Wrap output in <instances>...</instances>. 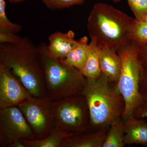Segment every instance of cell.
Wrapping results in <instances>:
<instances>
[{"label": "cell", "mask_w": 147, "mask_h": 147, "mask_svg": "<svg viewBox=\"0 0 147 147\" xmlns=\"http://www.w3.org/2000/svg\"><path fill=\"white\" fill-rule=\"evenodd\" d=\"M0 63L5 66L32 96L47 97L38 46L26 37L15 44H0Z\"/></svg>", "instance_id": "6da1fadb"}, {"label": "cell", "mask_w": 147, "mask_h": 147, "mask_svg": "<svg viewBox=\"0 0 147 147\" xmlns=\"http://www.w3.org/2000/svg\"><path fill=\"white\" fill-rule=\"evenodd\" d=\"M135 18L105 3L95 4L87 21L91 39L99 46L117 51L131 43Z\"/></svg>", "instance_id": "7a4b0ae2"}, {"label": "cell", "mask_w": 147, "mask_h": 147, "mask_svg": "<svg viewBox=\"0 0 147 147\" xmlns=\"http://www.w3.org/2000/svg\"><path fill=\"white\" fill-rule=\"evenodd\" d=\"M90 120V131L108 127L118 118L122 117L125 103L117 86L108 81L101 74L97 78L86 77L83 91Z\"/></svg>", "instance_id": "3957f363"}, {"label": "cell", "mask_w": 147, "mask_h": 147, "mask_svg": "<svg viewBox=\"0 0 147 147\" xmlns=\"http://www.w3.org/2000/svg\"><path fill=\"white\" fill-rule=\"evenodd\" d=\"M47 45L45 43H40L38 47L42 59L47 97L55 101L82 94L86 77L78 69L49 57L46 52Z\"/></svg>", "instance_id": "277c9868"}, {"label": "cell", "mask_w": 147, "mask_h": 147, "mask_svg": "<svg viewBox=\"0 0 147 147\" xmlns=\"http://www.w3.org/2000/svg\"><path fill=\"white\" fill-rule=\"evenodd\" d=\"M122 61V68L117 84L119 91L125 103L123 120L132 115L144 101L139 92V85L142 65L138 57V47L131 42L117 51Z\"/></svg>", "instance_id": "5b68a950"}, {"label": "cell", "mask_w": 147, "mask_h": 147, "mask_svg": "<svg viewBox=\"0 0 147 147\" xmlns=\"http://www.w3.org/2000/svg\"><path fill=\"white\" fill-rule=\"evenodd\" d=\"M52 105L55 127L73 134L90 131L89 111L84 95L52 101Z\"/></svg>", "instance_id": "8992f818"}, {"label": "cell", "mask_w": 147, "mask_h": 147, "mask_svg": "<svg viewBox=\"0 0 147 147\" xmlns=\"http://www.w3.org/2000/svg\"><path fill=\"white\" fill-rule=\"evenodd\" d=\"M52 103L47 97L32 96L17 106L33 131L36 139L46 137L55 128Z\"/></svg>", "instance_id": "52a82bcc"}, {"label": "cell", "mask_w": 147, "mask_h": 147, "mask_svg": "<svg viewBox=\"0 0 147 147\" xmlns=\"http://www.w3.org/2000/svg\"><path fill=\"white\" fill-rule=\"evenodd\" d=\"M36 139L17 106L0 109V147H9L17 140Z\"/></svg>", "instance_id": "ba28073f"}, {"label": "cell", "mask_w": 147, "mask_h": 147, "mask_svg": "<svg viewBox=\"0 0 147 147\" xmlns=\"http://www.w3.org/2000/svg\"><path fill=\"white\" fill-rule=\"evenodd\" d=\"M31 96L20 80L0 63V109L18 106Z\"/></svg>", "instance_id": "9c48e42d"}, {"label": "cell", "mask_w": 147, "mask_h": 147, "mask_svg": "<svg viewBox=\"0 0 147 147\" xmlns=\"http://www.w3.org/2000/svg\"><path fill=\"white\" fill-rule=\"evenodd\" d=\"M46 52L50 57L63 59L77 45L78 40L75 39V34L70 30L67 32H57L50 35L48 38Z\"/></svg>", "instance_id": "30bf717a"}, {"label": "cell", "mask_w": 147, "mask_h": 147, "mask_svg": "<svg viewBox=\"0 0 147 147\" xmlns=\"http://www.w3.org/2000/svg\"><path fill=\"white\" fill-rule=\"evenodd\" d=\"M99 66L101 74L110 83L117 86L122 61L117 51L106 47H100Z\"/></svg>", "instance_id": "8fae6325"}, {"label": "cell", "mask_w": 147, "mask_h": 147, "mask_svg": "<svg viewBox=\"0 0 147 147\" xmlns=\"http://www.w3.org/2000/svg\"><path fill=\"white\" fill-rule=\"evenodd\" d=\"M124 120V141L126 145L147 146V123L131 115Z\"/></svg>", "instance_id": "7c38bea8"}, {"label": "cell", "mask_w": 147, "mask_h": 147, "mask_svg": "<svg viewBox=\"0 0 147 147\" xmlns=\"http://www.w3.org/2000/svg\"><path fill=\"white\" fill-rule=\"evenodd\" d=\"M109 127L66 137L61 147H102Z\"/></svg>", "instance_id": "4fadbf2b"}, {"label": "cell", "mask_w": 147, "mask_h": 147, "mask_svg": "<svg viewBox=\"0 0 147 147\" xmlns=\"http://www.w3.org/2000/svg\"><path fill=\"white\" fill-rule=\"evenodd\" d=\"M100 47L96 40L91 39L86 49V60L83 69V74L88 78H96L101 74L99 66Z\"/></svg>", "instance_id": "5bb4252c"}, {"label": "cell", "mask_w": 147, "mask_h": 147, "mask_svg": "<svg viewBox=\"0 0 147 147\" xmlns=\"http://www.w3.org/2000/svg\"><path fill=\"white\" fill-rule=\"evenodd\" d=\"M73 135L55 127L50 134L42 139L21 140L26 147H61L64 139Z\"/></svg>", "instance_id": "9a60e30c"}, {"label": "cell", "mask_w": 147, "mask_h": 147, "mask_svg": "<svg viewBox=\"0 0 147 147\" xmlns=\"http://www.w3.org/2000/svg\"><path fill=\"white\" fill-rule=\"evenodd\" d=\"M124 120L121 117L110 124L102 147H124Z\"/></svg>", "instance_id": "2e32d148"}, {"label": "cell", "mask_w": 147, "mask_h": 147, "mask_svg": "<svg viewBox=\"0 0 147 147\" xmlns=\"http://www.w3.org/2000/svg\"><path fill=\"white\" fill-rule=\"evenodd\" d=\"M87 36L82 37L78 40L76 47L69 53L64 59H60L63 63L74 67L82 70L84 68L86 60V49L88 45Z\"/></svg>", "instance_id": "e0dca14e"}, {"label": "cell", "mask_w": 147, "mask_h": 147, "mask_svg": "<svg viewBox=\"0 0 147 147\" xmlns=\"http://www.w3.org/2000/svg\"><path fill=\"white\" fill-rule=\"evenodd\" d=\"M0 28L17 33L22 30L21 25L9 20L6 12L5 0H0Z\"/></svg>", "instance_id": "ac0fdd59"}, {"label": "cell", "mask_w": 147, "mask_h": 147, "mask_svg": "<svg viewBox=\"0 0 147 147\" xmlns=\"http://www.w3.org/2000/svg\"><path fill=\"white\" fill-rule=\"evenodd\" d=\"M131 41L138 44L147 43V22L135 19L132 28Z\"/></svg>", "instance_id": "d6986e66"}, {"label": "cell", "mask_w": 147, "mask_h": 147, "mask_svg": "<svg viewBox=\"0 0 147 147\" xmlns=\"http://www.w3.org/2000/svg\"><path fill=\"white\" fill-rule=\"evenodd\" d=\"M135 19L142 21L147 15V0H127Z\"/></svg>", "instance_id": "ffe728a7"}, {"label": "cell", "mask_w": 147, "mask_h": 147, "mask_svg": "<svg viewBox=\"0 0 147 147\" xmlns=\"http://www.w3.org/2000/svg\"><path fill=\"white\" fill-rule=\"evenodd\" d=\"M87 0H41L42 3L50 9H60L83 3Z\"/></svg>", "instance_id": "44dd1931"}, {"label": "cell", "mask_w": 147, "mask_h": 147, "mask_svg": "<svg viewBox=\"0 0 147 147\" xmlns=\"http://www.w3.org/2000/svg\"><path fill=\"white\" fill-rule=\"evenodd\" d=\"M22 38L16 33L0 28V44H15L20 42Z\"/></svg>", "instance_id": "7402d4cb"}, {"label": "cell", "mask_w": 147, "mask_h": 147, "mask_svg": "<svg viewBox=\"0 0 147 147\" xmlns=\"http://www.w3.org/2000/svg\"><path fill=\"white\" fill-rule=\"evenodd\" d=\"M139 92L144 100L147 99V66H142L139 85Z\"/></svg>", "instance_id": "603a6c76"}, {"label": "cell", "mask_w": 147, "mask_h": 147, "mask_svg": "<svg viewBox=\"0 0 147 147\" xmlns=\"http://www.w3.org/2000/svg\"><path fill=\"white\" fill-rule=\"evenodd\" d=\"M137 45L139 62L143 66H147V43L137 44Z\"/></svg>", "instance_id": "cb8c5ba5"}, {"label": "cell", "mask_w": 147, "mask_h": 147, "mask_svg": "<svg viewBox=\"0 0 147 147\" xmlns=\"http://www.w3.org/2000/svg\"><path fill=\"white\" fill-rule=\"evenodd\" d=\"M138 118L147 119V99L143 102L136 109L132 115Z\"/></svg>", "instance_id": "d4e9b609"}, {"label": "cell", "mask_w": 147, "mask_h": 147, "mask_svg": "<svg viewBox=\"0 0 147 147\" xmlns=\"http://www.w3.org/2000/svg\"><path fill=\"white\" fill-rule=\"evenodd\" d=\"M9 147H26L21 140H17L12 142Z\"/></svg>", "instance_id": "484cf974"}, {"label": "cell", "mask_w": 147, "mask_h": 147, "mask_svg": "<svg viewBox=\"0 0 147 147\" xmlns=\"http://www.w3.org/2000/svg\"><path fill=\"white\" fill-rule=\"evenodd\" d=\"M8 1L12 3H18L24 1H27V0H7Z\"/></svg>", "instance_id": "4316f807"}, {"label": "cell", "mask_w": 147, "mask_h": 147, "mask_svg": "<svg viewBox=\"0 0 147 147\" xmlns=\"http://www.w3.org/2000/svg\"><path fill=\"white\" fill-rule=\"evenodd\" d=\"M111 1H113L115 3H117L120 1L121 0H111Z\"/></svg>", "instance_id": "83f0119b"}, {"label": "cell", "mask_w": 147, "mask_h": 147, "mask_svg": "<svg viewBox=\"0 0 147 147\" xmlns=\"http://www.w3.org/2000/svg\"><path fill=\"white\" fill-rule=\"evenodd\" d=\"M143 21H145V22H147V15L145 16Z\"/></svg>", "instance_id": "f1b7e54d"}]
</instances>
